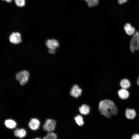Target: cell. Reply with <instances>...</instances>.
Listing matches in <instances>:
<instances>
[{
  "mask_svg": "<svg viewBox=\"0 0 139 139\" xmlns=\"http://www.w3.org/2000/svg\"><path fill=\"white\" fill-rule=\"evenodd\" d=\"M14 134L15 136L21 138L25 136L26 132L23 128L17 129L14 131Z\"/></svg>",
  "mask_w": 139,
  "mask_h": 139,
  "instance_id": "cell-12",
  "label": "cell"
},
{
  "mask_svg": "<svg viewBox=\"0 0 139 139\" xmlns=\"http://www.w3.org/2000/svg\"><path fill=\"white\" fill-rule=\"evenodd\" d=\"M57 135L55 133L53 132L48 133L47 135L44 137V139H56L57 138Z\"/></svg>",
  "mask_w": 139,
  "mask_h": 139,
  "instance_id": "cell-18",
  "label": "cell"
},
{
  "mask_svg": "<svg viewBox=\"0 0 139 139\" xmlns=\"http://www.w3.org/2000/svg\"><path fill=\"white\" fill-rule=\"evenodd\" d=\"M21 37V34L19 33L13 32L10 35L9 39L11 43L17 44L22 41Z\"/></svg>",
  "mask_w": 139,
  "mask_h": 139,
  "instance_id": "cell-5",
  "label": "cell"
},
{
  "mask_svg": "<svg viewBox=\"0 0 139 139\" xmlns=\"http://www.w3.org/2000/svg\"><path fill=\"white\" fill-rule=\"evenodd\" d=\"M132 138V139H139V135L137 134H135L133 135Z\"/></svg>",
  "mask_w": 139,
  "mask_h": 139,
  "instance_id": "cell-21",
  "label": "cell"
},
{
  "mask_svg": "<svg viewBox=\"0 0 139 139\" xmlns=\"http://www.w3.org/2000/svg\"><path fill=\"white\" fill-rule=\"evenodd\" d=\"M29 73L27 71L24 70L18 73L16 75V79L20 82L21 85H24L28 81Z\"/></svg>",
  "mask_w": 139,
  "mask_h": 139,
  "instance_id": "cell-3",
  "label": "cell"
},
{
  "mask_svg": "<svg viewBox=\"0 0 139 139\" xmlns=\"http://www.w3.org/2000/svg\"><path fill=\"white\" fill-rule=\"evenodd\" d=\"M4 123L6 127L10 129L14 128L16 125L14 121L11 119L6 120L5 121Z\"/></svg>",
  "mask_w": 139,
  "mask_h": 139,
  "instance_id": "cell-14",
  "label": "cell"
},
{
  "mask_svg": "<svg viewBox=\"0 0 139 139\" xmlns=\"http://www.w3.org/2000/svg\"><path fill=\"white\" fill-rule=\"evenodd\" d=\"M86 1L90 7L97 5L99 3L98 0H84Z\"/></svg>",
  "mask_w": 139,
  "mask_h": 139,
  "instance_id": "cell-17",
  "label": "cell"
},
{
  "mask_svg": "<svg viewBox=\"0 0 139 139\" xmlns=\"http://www.w3.org/2000/svg\"><path fill=\"white\" fill-rule=\"evenodd\" d=\"M16 4L18 6L21 7L24 6L25 4V0H14Z\"/></svg>",
  "mask_w": 139,
  "mask_h": 139,
  "instance_id": "cell-19",
  "label": "cell"
},
{
  "mask_svg": "<svg viewBox=\"0 0 139 139\" xmlns=\"http://www.w3.org/2000/svg\"><path fill=\"white\" fill-rule=\"evenodd\" d=\"M46 44L49 49L55 50L59 45L58 41L54 39L47 40L46 41Z\"/></svg>",
  "mask_w": 139,
  "mask_h": 139,
  "instance_id": "cell-6",
  "label": "cell"
},
{
  "mask_svg": "<svg viewBox=\"0 0 139 139\" xmlns=\"http://www.w3.org/2000/svg\"><path fill=\"white\" fill-rule=\"evenodd\" d=\"M56 122L55 120L51 119H47L43 125L44 130L48 132H51L55 129Z\"/></svg>",
  "mask_w": 139,
  "mask_h": 139,
  "instance_id": "cell-4",
  "label": "cell"
},
{
  "mask_svg": "<svg viewBox=\"0 0 139 139\" xmlns=\"http://www.w3.org/2000/svg\"><path fill=\"white\" fill-rule=\"evenodd\" d=\"M3 1H5L6 2H10L12 1V0H3Z\"/></svg>",
  "mask_w": 139,
  "mask_h": 139,
  "instance_id": "cell-24",
  "label": "cell"
},
{
  "mask_svg": "<svg viewBox=\"0 0 139 139\" xmlns=\"http://www.w3.org/2000/svg\"><path fill=\"white\" fill-rule=\"evenodd\" d=\"M120 85L122 88L126 89L130 86V83L129 80L127 79L122 80L120 82Z\"/></svg>",
  "mask_w": 139,
  "mask_h": 139,
  "instance_id": "cell-15",
  "label": "cell"
},
{
  "mask_svg": "<svg viewBox=\"0 0 139 139\" xmlns=\"http://www.w3.org/2000/svg\"><path fill=\"white\" fill-rule=\"evenodd\" d=\"M124 28L126 33L128 35L131 36L134 34L135 29L130 24L126 23L124 25Z\"/></svg>",
  "mask_w": 139,
  "mask_h": 139,
  "instance_id": "cell-9",
  "label": "cell"
},
{
  "mask_svg": "<svg viewBox=\"0 0 139 139\" xmlns=\"http://www.w3.org/2000/svg\"><path fill=\"white\" fill-rule=\"evenodd\" d=\"M130 49L132 53L139 50V31L136 32L133 34L130 42Z\"/></svg>",
  "mask_w": 139,
  "mask_h": 139,
  "instance_id": "cell-2",
  "label": "cell"
},
{
  "mask_svg": "<svg viewBox=\"0 0 139 139\" xmlns=\"http://www.w3.org/2000/svg\"><path fill=\"white\" fill-rule=\"evenodd\" d=\"M76 124L79 126H82L84 124V121L82 117L79 115L76 116L74 118Z\"/></svg>",
  "mask_w": 139,
  "mask_h": 139,
  "instance_id": "cell-16",
  "label": "cell"
},
{
  "mask_svg": "<svg viewBox=\"0 0 139 139\" xmlns=\"http://www.w3.org/2000/svg\"><path fill=\"white\" fill-rule=\"evenodd\" d=\"M137 82L138 85L139 86V77L138 78V79H137Z\"/></svg>",
  "mask_w": 139,
  "mask_h": 139,
  "instance_id": "cell-23",
  "label": "cell"
},
{
  "mask_svg": "<svg viewBox=\"0 0 139 139\" xmlns=\"http://www.w3.org/2000/svg\"><path fill=\"white\" fill-rule=\"evenodd\" d=\"M136 115V112L133 109H127L126 111V116L127 118L129 119H134Z\"/></svg>",
  "mask_w": 139,
  "mask_h": 139,
  "instance_id": "cell-11",
  "label": "cell"
},
{
  "mask_svg": "<svg viewBox=\"0 0 139 139\" xmlns=\"http://www.w3.org/2000/svg\"><path fill=\"white\" fill-rule=\"evenodd\" d=\"M56 50H53L50 49H49L48 50V51L51 54H54L55 53Z\"/></svg>",
  "mask_w": 139,
  "mask_h": 139,
  "instance_id": "cell-22",
  "label": "cell"
},
{
  "mask_svg": "<svg viewBox=\"0 0 139 139\" xmlns=\"http://www.w3.org/2000/svg\"><path fill=\"white\" fill-rule=\"evenodd\" d=\"M118 94L119 97L123 99H126L129 96L128 91L126 89H122L118 91Z\"/></svg>",
  "mask_w": 139,
  "mask_h": 139,
  "instance_id": "cell-10",
  "label": "cell"
},
{
  "mask_svg": "<svg viewBox=\"0 0 139 139\" xmlns=\"http://www.w3.org/2000/svg\"><path fill=\"white\" fill-rule=\"evenodd\" d=\"M79 110L81 114L86 115L89 113L90 109L88 105L83 104L79 108Z\"/></svg>",
  "mask_w": 139,
  "mask_h": 139,
  "instance_id": "cell-13",
  "label": "cell"
},
{
  "mask_svg": "<svg viewBox=\"0 0 139 139\" xmlns=\"http://www.w3.org/2000/svg\"><path fill=\"white\" fill-rule=\"evenodd\" d=\"M39 121L36 118L31 119L29 123V127L33 130H36L38 129L39 128Z\"/></svg>",
  "mask_w": 139,
  "mask_h": 139,
  "instance_id": "cell-8",
  "label": "cell"
},
{
  "mask_svg": "<svg viewBox=\"0 0 139 139\" xmlns=\"http://www.w3.org/2000/svg\"><path fill=\"white\" fill-rule=\"evenodd\" d=\"M128 0H118V3L119 4H122L125 3Z\"/></svg>",
  "mask_w": 139,
  "mask_h": 139,
  "instance_id": "cell-20",
  "label": "cell"
},
{
  "mask_svg": "<svg viewBox=\"0 0 139 139\" xmlns=\"http://www.w3.org/2000/svg\"><path fill=\"white\" fill-rule=\"evenodd\" d=\"M82 90L79 86L75 85L73 86L70 91V94L71 96L75 98H77L81 95Z\"/></svg>",
  "mask_w": 139,
  "mask_h": 139,
  "instance_id": "cell-7",
  "label": "cell"
},
{
  "mask_svg": "<svg viewBox=\"0 0 139 139\" xmlns=\"http://www.w3.org/2000/svg\"><path fill=\"white\" fill-rule=\"evenodd\" d=\"M99 109L100 113L108 118L111 117V114L115 115L117 113V109L114 103L108 99L101 101L99 103Z\"/></svg>",
  "mask_w": 139,
  "mask_h": 139,
  "instance_id": "cell-1",
  "label": "cell"
}]
</instances>
